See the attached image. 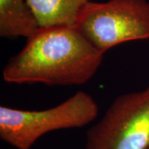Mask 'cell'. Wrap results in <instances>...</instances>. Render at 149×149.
I'll return each mask as SVG.
<instances>
[{
  "mask_svg": "<svg viewBox=\"0 0 149 149\" xmlns=\"http://www.w3.org/2000/svg\"><path fill=\"white\" fill-rule=\"evenodd\" d=\"M104 53L74 26L40 27L3 70L9 84L80 85L91 80Z\"/></svg>",
  "mask_w": 149,
  "mask_h": 149,
  "instance_id": "6da1fadb",
  "label": "cell"
},
{
  "mask_svg": "<svg viewBox=\"0 0 149 149\" xmlns=\"http://www.w3.org/2000/svg\"><path fill=\"white\" fill-rule=\"evenodd\" d=\"M99 114L94 98L78 91L56 106L25 110L0 106V138L17 149H30L43 135L61 129L82 128Z\"/></svg>",
  "mask_w": 149,
  "mask_h": 149,
  "instance_id": "7a4b0ae2",
  "label": "cell"
},
{
  "mask_svg": "<svg viewBox=\"0 0 149 149\" xmlns=\"http://www.w3.org/2000/svg\"><path fill=\"white\" fill-rule=\"evenodd\" d=\"M75 26L104 53L122 43L149 39V1L90 2Z\"/></svg>",
  "mask_w": 149,
  "mask_h": 149,
  "instance_id": "3957f363",
  "label": "cell"
},
{
  "mask_svg": "<svg viewBox=\"0 0 149 149\" xmlns=\"http://www.w3.org/2000/svg\"><path fill=\"white\" fill-rule=\"evenodd\" d=\"M86 149L149 148V85L117 97L87 132Z\"/></svg>",
  "mask_w": 149,
  "mask_h": 149,
  "instance_id": "277c9868",
  "label": "cell"
},
{
  "mask_svg": "<svg viewBox=\"0 0 149 149\" xmlns=\"http://www.w3.org/2000/svg\"><path fill=\"white\" fill-rule=\"evenodd\" d=\"M39 28L27 0H0V37L28 38Z\"/></svg>",
  "mask_w": 149,
  "mask_h": 149,
  "instance_id": "5b68a950",
  "label": "cell"
},
{
  "mask_svg": "<svg viewBox=\"0 0 149 149\" xmlns=\"http://www.w3.org/2000/svg\"><path fill=\"white\" fill-rule=\"evenodd\" d=\"M40 27L74 26L91 0H27Z\"/></svg>",
  "mask_w": 149,
  "mask_h": 149,
  "instance_id": "8992f818",
  "label": "cell"
},
{
  "mask_svg": "<svg viewBox=\"0 0 149 149\" xmlns=\"http://www.w3.org/2000/svg\"><path fill=\"white\" fill-rule=\"evenodd\" d=\"M148 149H149V148H148Z\"/></svg>",
  "mask_w": 149,
  "mask_h": 149,
  "instance_id": "52a82bcc",
  "label": "cell"
}]
</instances>
